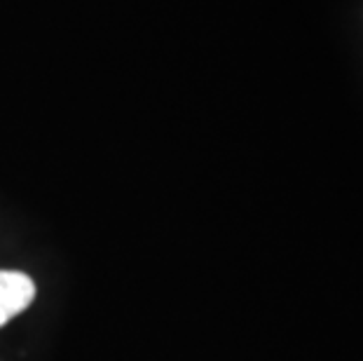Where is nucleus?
Masks as SVG:
<instances>
[{
    "label": "nucleus",
    "instance_id": "obj_1",
    "mask_svg": "<svg viewBox=\"0 0 363 361\" xmlns=\"http://www.w3.org/2000/svg\"><path fill=\"white\" fill-rule=\"evenodd\" d=\"M35 298V282L26 272L0 270V328L21 314Z\"/></svg>",
    "mask_w": 363,
    "mask_h": 361
}]
</instances>
